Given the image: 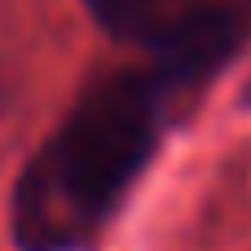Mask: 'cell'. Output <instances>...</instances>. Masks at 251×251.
<instances>
[{
  "label": "cell",
  "mask_w": 251,
  "mask_h": 251,
  "mask_svg": "<svg viewBox=\"0 0 251 251\" xmlns=\"http://www.w3.org/2000/svg\"><path fill=\"white\" fill-rule=\"evenodd\" d=\"M185 97L194 88L154 62L93 75L13 176V251L97 247L181 124Z\"/></svg>",
  "instance_id": "1"
},
{
  "label": "cell",
  "mask_w": 251,
  "mask_h": 251,
  "mask_svg": "<svg viewBox=\"0 0 251 251\" xmlns=\"http://www.w3.org/2000/svg\"><path fill=\"white\" fill-rule=\"evenodd\" d=\"M88 18L146 62L203 93L251 44V0H79Z\"/></svg>",
  "instance_id": "2"
},
{
  "label": "cell",
  "mask_w": 251,
  "mask_h": 251,
  "mask_svg": "<svg viewBox=\"0 0 251 251\" xmlns=\"http://www.w3.org/2000/svg\"><path fill=\"white\" fill-rule=\"evenodd\" d=\"M247 101H251V93H247Z\"/></svg>",
  "instance_id": "3"
}]
</instances>
